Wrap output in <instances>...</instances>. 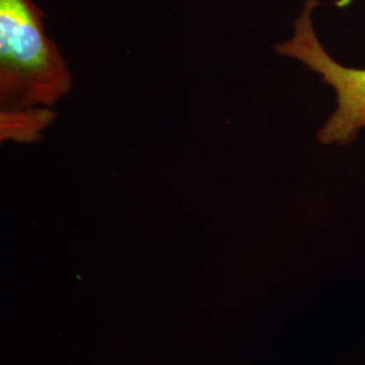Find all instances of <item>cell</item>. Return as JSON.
Here are the masks:
<instances>
[{"label":"cell","instance_id":"cell-1","mask_svg":"<svg viewBox=\"0 0 365 365\" xmlns=\"http://www.w3.org/2000/svg\"><path fill=\"white\" fill-rule=\"evenodd\" d=\"M33 0H0V115L51 108L72 88Z\"/></svg>","mask_w":365,"mask_h":365},{"label":"cell","instance_id":"cell-2","mask_svg":"<svg viewBox=\"0 0 365 365\" xmlns=\"http://www.w3.org/2000/svg\"><path fill=\"white\" fill-rule=\"evenodd\" d=\"M318 4V0H306L294 22V36L274 51L307 66L336 91L337 107L317 137L321 144L348 145L365 129V68L342 66L327 52L314 30L312 14Z\"/></svg>","mask_w":365,"mask_h":365},{"label":"cell","instance_id":"cell-3","mask_svg":"<svg viewBox=\"0 0 365 365\" xmlns=\"http://www.w3.org/2000/svg\"><path fill=\"white\" fill-rule=\"evenodd\" d=\"M54 117L51 108L3 114L0 115V138L1 141L11 140L24 144L37 141L41 131L52 122Z\"/></svg>","mask_w":365,"mask_h":365}]
</instances>
